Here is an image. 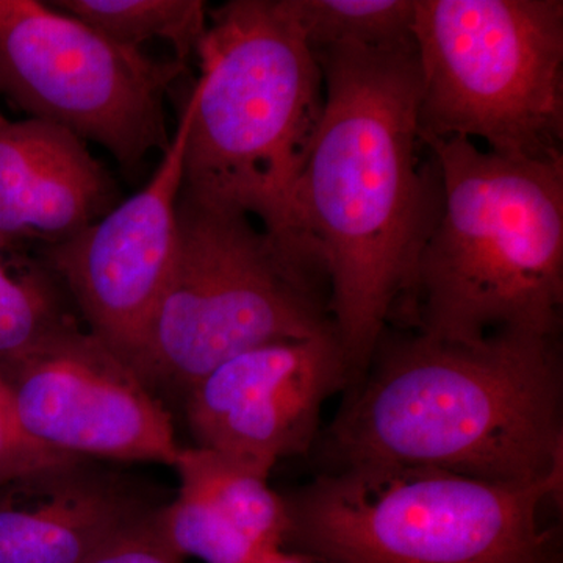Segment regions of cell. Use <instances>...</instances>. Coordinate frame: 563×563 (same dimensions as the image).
I'll return each mask as SVG.
<instances>
[{"mask_svg":"<svg viewBox=\"0 0 563 563\" xmlns=\"http://www.w3.org/2000/svg\"><path fill=\"white\" fill-rule=\"evenodd\" d=\"M179 495L166 510L169 540L185 558L206 563H252L285 548L284 496L258 466L207 448H181Z\"/></svg>","mask_w":563,"mask_h":563,"instance_id":"obj_14","label":"cell"},{"mask_svg":"<svg viewBox=\"0 0 563 563\" xmlns=\"http://www.w3.org/2000/svg\"><path fill=\"white\" fill-rule=\"evenodd\" d=\"M442 202L390 325L479 343L558 336L563 307V157H507L466 139H422Z\"/></svg>","mask_w":563,"mask_h":563,"instance_id":"obj_3","label":"cell"},{"mask_svg":"<svg viewBox=\"0 0 563 563\" xmlns=\"http://www.w3.org/2000/svg\"><path fill=\"white\" fill-rule=\"evenodd\" d=\"M190 110L181 190L242 211L296 261L324 272L299 229L303 166L324 109L320 62L290 0L209 9Z\"/></svg>","mask_w":563,"mask_h":563,"instance_id":"obj_4","label":"cell"},{"mask_svg":"<svg viewBox=\"0 0 563 563\" xmlns=\"http://www.w3.org/2000/svg\"><path fill=\"white\" fill-rule=\"evenodd\" d=\"M188 124L185 103L179 128L146 187L43 250L44 265L76 303L88 331L128 363L172 273Z\"/></svg>","mask_w":563,"mask_h":563,"instance_id":"obj_10","label":"cell"},{"mask_svg":"<svg viewBox=\"0 0 563 563\" xmlns=\"http://www.w3.org/2000/svg\"><path fill=\"white\" fill-rule=\"evenodd\" d=\"M352 384L336 331L262 344L229 358L185 396L196 446L272 473L309 453L325 402Z\"/></svg>","mask_w":563,"mask_h":563,"instance_id":"obj_11","label":"cell"},{"mask_svg":"<svg viewBox=\"0 0 563 563\" xmlns=\"http://www.w3.org/2000/svg\"><path fill=\"white\" fill-rule=\"evenodd\" d=\"M324 109L299 180V229L324 266L329 310L361 379L439 217L442 177L420 128L415 41L314 52Z\"/></svg>","mask_w":563,"mask_h":563,"instance_id":"obj_1","label":"cell"},{"mask_svg":"<svg viewBox=\"0 0 563 563\" xmlns=\"http://www.w3.org/2000/svg\"><path fill=\"white\" fill-rule=\"evenodd\" d=\"M329 331L328 277L242 211L180 191L172 273L129 361L152 391L187 396L244 351Z\"/></svg>","mask_w":563,"mask_h":563,"instance_id":"obj_6","label":"cell"},{"mask_svg":"<svg viewBox=\"0 0 563 563\" xmlns=\"http://www.w3.org/2000/svg\"><path fill=\"white\" fill-rule=\"evenodd\" d=\"M290 5L313 52L413 43L415 0H290Z\"/></svg>","mask_w":563,"mask_h":563,"instance_id":"obj_16","label":"cell"},{"mask_svg":"<svg viewBox=\"0 0 563 563\" xmlns=\"http://www.w3.org/2000/svg\"><path fill=\"white\" fill-rule=\"evenodd\" d=\"M25 431L96 462L176 465L173 418L135 369L77 320L0 366Z\"/></svg>","mask_w":563,"mask_h":563,"instance_id":"obj_9","label":"cell"},{"mask_svg":"<svg viewBox=\"0 0 563 563\" xmlns=\"http://www.w3.org/2000/svg\"><path fill=\"white\" fill-rule=\"evenodd\" d=\"M252 563H313L310 555L301 553H291L287 548H279V550L269 551L255 559Z\"/></svg>","mask_w":563,"mask_h":563,"instance_id":"obj_20","label":"cell"},{"mask_svg":"<svg viewBox=\"0 0 563 563\" xmlns=\"http://www.w3.org/2000/svg\"><path fill=\"white\" fill-rule=\"evenodd\" d=\"M57 10L90 25L107 38L141 51L151 40L168 41L174 58L196 57L209 24L202 0H55Z\"/></svg>","mask_w":563,"mask_h":563,"instance_id":"obj_15","label":"cell"},{"mask_svg":"<svg viewBox=\"0 0 563 563\" xmlns=\"http://www.w3.org/2000/svg\"><path fill=\"white\" fill-rule=\"evenodd\" d=\"M0 244V366L16 361L55 329L76 320L63 287L43 262L13 263Z\"/></svg>","mask_w":563,"mask_h":563,"instance_id":"obj_17","label":"cell"},{"mask_svg":"<svg viewBox=\"0 0 563 563\" xmlns=\"http://www.w3.org/2000/svg\"><path fill=\"white\" fill-rule=\"evenodd\" d=\"M187 69L129 49L38 0H0V96L139 168L169 146L165 98Z\"/></svg>","mask_w":563,"mask_h":563,"instance_id":"obj_8","label":"cell"},{"mask_svg":"<svg viewBox=\"0 0 563 563\" xmlns=\"http://www.w3.org/2000/svg\"><path fill=\"white\" fill-rule=\"evenodd\" d=\"M77 459L49 450L25 431L9 384L0 373V487Z\"/></svg>","mask_w":563,"mask_h":563,"instance_id":"obj_18","label":"cell"},{"mask_svg":"<svg viewBox=\"0 0 563 563\" xmlns=\"http://www.w3.org/2000/svg\"><path fill=\"white\" fill-rule=\"evenodd\" d=\"M422 139L563 157L562 0H415Z\"/></svg>","mask_w":563,"mask_h":563,"instance_id":"obj_7","label":"cell"},{"mask_svg":"<svg viewBox=\"0 0 563 563\" xmlns=\"http://www.w3.org/2000/svg\"><path fill=\"white\" fill-rule=\"evenodd\" d=\"M117 206V185L87 143L51 122L0 111V244L57 243Z\"/></svg>","mask_w":563,"mask_h":563,"instance_id":"obj_13","label":"cell"},{"mask_svg":"<svg viewBox=\"0 0 563 563\" xmlns=\"http://www.w3.org/2000/svg\"><path fill=\"white\" fill-rule=\"evenodd\" d=\"M314 448L322 472L426 466L498 484L563 476L558 336L446 342L387 328Z\"/></svg>","mask_w":563,"mask_h":563,"instance_id":"obj_2","label":"cell"},{"mask_svg":"<svg viewBox=\"0 0 563 563\" xmlns=\"http://www.w3.org/2000/svg\"><path fill=\"white\" fill-rule=\"evenodd\" d=\"M563 476L498 484L426 466L321 472L284 496L285 548L332 563H561Z\"/></svg>","mask_w":563,"mask_h":563,"instance_id":"obj_5","label":"cell"},{"mask_svg":"<svg viewBox=\"0 0 563 563\" xmlns=\"http://www.w3.org/2000/svg\"><path fill=\"white\" fill-rule=\"evenodd\" d=\"M155 512L114 536L85 563H184L158 533Z\"/></svg>","mask_w":563,"mask_h":563,"instance_id":"obj_19","label":"cell"},{"mask_svg":"<svg viewBox=\"0 0 563 563\" xmlns=\"http://www.w3.org/2000/svg\"><path fill=\"white\" fill-rule=\"evenodd\" d=\"M165 503L101 462L51 466L0 487V563H85Z\"/></svg>","mask_w":563,"mask_h":563,"instance_id":"obj_12","label":"cell"}]
</instances>
